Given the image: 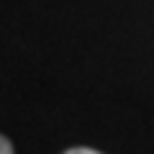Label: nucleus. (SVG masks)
I'll use <instances>...</instances> for the list:
<instances>
[{
	"label": "nucleus",
	"instance_id": "nucleus-1",
	"mask_svg": "<svg viewBox=\"0 0 154 154\" xmlns=\"http://www.w3.org/2000/svg\"><path fill=\"white\" fill-rule=\"evenodd\" d=\"M64 154H103V152H95L90 146H75V149H67Z\"/></svg>",
	"mask_w": 154,
	"mask_h": 154
},
{
	"label": "nucleus",
	"instance_id": "nucleus-2",
	"mask_svg": "<svg viewBox=\"0 0 154 154\" xmlns=\"http://www.w3.org/2000/svg\"><path fill=\"white\" fill-rule=\"evenodd\" d=\"M0 154H13V144L5 136H0Z\"/></svg>",
	"mask_w": 154,
	"mask_h": 154
}]
</instances>
